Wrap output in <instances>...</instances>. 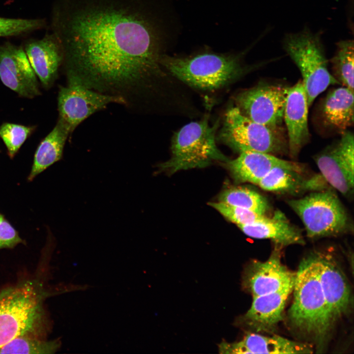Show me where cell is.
Segmentation results:
<instances>
[{
	"label": "cell",
	"mask_w": 354,
	"mask_h": 354,
	"mask_svg": "<svg viewBox=\"0 0 354 354\" xmlns=\"http://www.w3.org/2000/svg\"><path fill=\"white\" fill-rule=\"evenodd\" d=\"M67 78V86L60 87L59 91V119L68 126L71 133L85 119L108 104H125L120 97L101 93L74 79Z\"/></svg>",
	"instance_id": "10"
},
{
	"label": "cell",
	"mask_w": 354,
	"mask_h": 354,
	"mask_svg": "<svg viewBox=\"0 0 354 354\" xmlns=\"http://www.w3.org/2000/svg\"><path fill=\"white\" fill-rule=\"evenodd\" d=\"M218 139L239 153L255 151L274 155L288 150L282 130L254 121L236 106L226 112Z\"/></svg>",
	"instance_id": "8"
},
{
	"label": "cell",
	"mask_w": 354,
	"mask_h": 354,
	"mask_svg": "<svg viewBox=\"0 0 354 354\" xmlns=\"http://www.w3.org/2000/svg\"><path fill=\"white\" fill-rule=\"evenodd\" d=\"M302 173L289 168H273L257 184L262 189L269 192L296 195L306 191L313 192L312 177L305 178Z\"/></svg>",
	"instance_id": "23"
},
{
	"label": "cell",
	"mask_w": 354,
	"mask_h": 354,
	"mask_svg": "<svg viewBox=\"0 0 354 354\" xmlns=\"http://www.w3.org/2000/svg\"><path fill=\"white\" fill-rule=\"evenodd\" d=\"M275 245L267 260H253L244 269L242 286L253 297L277 292L294 284L295 272L291 271L282 263V246Z\"/></svg>",
	"instance_id": "11"
},
{
	"label": "cell",
	"mask_w": 354,
	"mask_h": 354,
	"mask_svg": "<svg viewBox=\"0 0 354 354\" xmlns=\"http://www.w3.org/2000/svg\"><path fill=\"white\" fill-rule=\"evenodd\" d=\"M160 62L169 74L189 86L202 90L225 87L246 71L240 55L204 52L179 57L163 54Z\"/></svg>",
	"instance_id": "3"
},
{
	"label": "cell",
	"mask_w": 354,
	"mask_h": 354,
	"mask_svg": "<svg viewBox=\"0 0 354 354\" xmlns=\"http://www.w3.org/2000/svg\"><path fill=\"white\" fill-rule=\"evenodd\" d=\"M25 51L36 76L44 87H50L56 79L63 58L56 36L48 35L32 41L26 45Z\"/></svg>",
	"instance_id": "18"
},
{
	"label": "cell",
	"mask_w": 354,
	"mask_h": 354,
	"mask_svg": "<svg viewBox=\"0 0 354 354\" xmlns=\"http://www.w3.org/2000/svg\"><path fill=\"white\" fill-rule=\"evenodd\" d=\"M354 42L341 41L337 43L334 56L331 59L333 76L343 85L354 90Z\"/></svg>",
	"instance_id": "25"
},
{
	"label": "cell",
	"mask_w": 354,
	"mask_h": 354,
	"mask_svg": "<svg viewBox=\"0 0 354 354\" xmlns=\"http://www.w3.org/2000/svg\"><path fill=\"white\" fill-rule=\"evenodd\" d=\"M208 117L183 126L173 137L172 156L160 164V170L174 173L181 170L204 167L214 160L227 158L217 148V123L209 124Z\"/></svg>",
	"instance_id": "5"
},
{
	"label": "cell",
	"mask_w": 354,
	"mask_h": 354,
	"mask_svg": "<svg viewBox=\"0 0 354 354\" xmlns=\"http://www.w3.org/2000/svg\"><path fill=\"white\" fill-rule=\"evenodd\" d=\"M219 201L265 214L269 210L268 201L263 195L244 187H235L223 191Z\"/></svg>",
	"instance_id": "24"
},
{
	"label": "cell",
	"mask_w": 354,
	"mask_h": 354,
	"mask_svg": "<svg viewBox=\"0 0 354 354\" xmlns=\"http://www.w3.org/2000/svg\"><path fill=\"white\" fill-rule=\"evenodd\" d=\"M0 79L23 97L32 98L40 94L36 75L21 47L8 42L0 45Z\"/></svg>",
	"instance_id": "13"
},
{
	"label": "cell",
	"mask_w": 354,
	"mask_h": 354,
	"mask_svg": "<svg viewBox=\"0 0 354 354\" xmlns=\"http://www.w3.org/2000/svg\"><path fill=\"white\" fill-rule=\"evenodd\" d=\"M221 354H311L313 349L305 343L280 336H265L248 333L239 341L222 342L219 345Z\"/></svg>",
	"instance_id": "17"
},
{
	"label": "cell",
	"mask_w": 354,
	"mask_h": 354,
	"mask_svg": "<svg viewBox=\"0 0 354 354\" xmlns=\"http://www.w3.org/2000/svg\"><path fill=\"white\" fill-rule=\"evenodd\" d=\"M284 48L300 71L309 106L328 86L340 84L329 72L319 33L305 30L289 34L284 38Z\"/></svg>",
	"instance_id": "6"
},
{
	"label": "cell",
	"mask_w": 354,
	"mask_h": 354,
	"mask_svg": "<svg viewBox=\"0 0 354 354\" xmlns=\"http://www.w3.org/2000/svg\"><path fill=\"white\" fill-rule=\"evenodd\" d=\"M43 21L39 19L7 18L0 17V37L15 36L41 28Z\"/></svg>",
	"instance_id": "29"
},
{
	"label": "cell",
	"mask_w": 354,
	"mask_h": 354,
	"mask_svg": "<svg viewBox=\"0 0 354 354\" xmlns=\"http://www.w3.org/2000/svg\"><path fill=\"white\" fill-rule=\"evenodd\" d=\"M246 236L257 239H268L281 246L305 243L301 230L288 220L280 210L265 221L237 226Z\"/></svg>",
	"instance_id": "20"
},
{
	"label": "cell",
	"mask_w": 354,
	"mask_h": 354,
	"mask_svg": "<svg viewBox=\"0 0 354 354\" xmlns=\"http://www.w3.org/2000/svg\"><path fill=\"white\" fill-rule=\"evenodd\" d=\"M70 133L68 126L59 119L55 127L37 148L29 180L62 158L65 142Z\"/></svg>",
	"instance_id": "22"
},
{
	"label": "cell",
	"mask_w": 354,
	"mask_h": 354,
	"mask_svg": "<svg viewBox=\"0 0 354 354\" xmlns=\"http://www.w3.org/2000/svg\"><path fill=\"white\" fill-rule=\"evenodd\" d=\"M2 217H3V216H2L1 214H0V219Z\"/></svg>",
	"instance_id": "31"
},
{
	"label": "cell",
	"mask_w": 354,
	"mask_h": 354,
	"mask_svg": "<svg viewBox=\"0 0 354 354\" xmlns=\"http://www.w3.org/2000/svg\"><path fill=\"white\" fill-rule=\"evenodd\" d=\"M32 127L4 123L0 126V137L9 155L13 157L33 130Z\"/></svg>",
	"instance_id": "28"
},
{
	"label": "cell",
	"mask_w": 354,
	"mask_h": 354,
	"mask_svg": "<svg viewBox=\"0 0 354 354\" xmlns=\"http://www.w3.org/2000/svg\"><path fill=\"white\" fill-rule=\"evenodd\" d=\"M288 88L280 84H259L238 93L236 106L254 121L281 129Z\"/></svg>",
	"instance_id": "9"
},
{
	"label": "cell",
	"mask_w": 354,
	"mask_h": 354,
	"mask_svg": "<svg viewBox=\"0 0 354 354\" xmlns=\"http://www.w3.org/2000/svg\"><path fill=\"white\" fill-rule=\"evenodd\" d=\"M298 216L310 238L336 236L350 228L346 210L331 190L312 192L304 197L287 200Z\"/></svg>",
	"instance_id": "7"
},
{
	"label": "cell",
	"mask_w": 354,
	"mask_h": 354,
	"mask_svg": "<svg viewBox=\"0 0 354 354\" xmlns=\"http://www.w3.org/2000/svg\"><path fill=\"white\" fill-rule=\"evenodd\" d=\"M227 165L236 182H250L256 185L276 167L287 168L302 173L304 171V165L300 163L255 151L240 152L237 158L228 161Z\"/></svg>",
	"instance_id": "16"
},
{
	"label": "cell",
	"mask_w": 354,
	"mask_h": 354,
	"mask_svg": "<svg viewBox=\"0 0 354 354\" xmlns=\"http://www.w3.org/2000/svg\"><path fill=\"white\" fill-rule=\"evenodd\" d=\"M315 161L327 183L346 197L354 191V175L341 157L336 143L315 156Z\"/></svg>",
	"instance_id": "21"
},
{
	"label": "cell",
	"mask_w": 354,
	"mask_h": 354,
	"mask_svg": "<svg viewBox=\"0 0 354 354\" xmlns=\"http://www.w3.org/2000/svg\"><path fill=\"white\" fill-rule=\"evenodd\" d=\"M144 0H63L54 33L67 77L137 107L161 90L169 74L160 60L158 26Z\"/></svg>",
	"instance_id": "1"
},
{
	"label": "cell",
	"mask_w": 354,
	"mask_h": 354,
	"mask_svg": "<svg viewBox=\"0 0 354 354\" xmlns=\"http://www.w3.org/2000/svg\"><path fill=\"white\" fill-rule=\"evenodd\" d=\"M294 300L288 312L291 326L315 341L326 342L333 324L318 275L314 253L303 259L295 272Z\"/></svg>",
	"instance_id": "2"
},
{
	"label": "cell",
	"mask_w": 354,
	"mask_h": 354,
	"mask_svg": "<svg viewBox=\"0 0 354 354\" xmlns=\"http://www.w3.org/2000/svg\"><path fill=\"white\" fill-rule=\"evenodd\" d=\"M307 97L302 81L289 87L284 111L283 120L288 133V148L290 156L296 158L309 141Z\"/></svg>",
	"instance_id": "14"
},
{
	"label": "cell",
	"mask_w": 354,
	"mask_h": 354,
	"mask_svg": "<svg viewBox=\"0 0 354 354\" xmlns=\"http://www.w3.org/2000/svg\"><path fill=\"white\" fill-rule=\"evenodd\" d=\"M208 205L217 210L228 220L237 226L248 225L266 220L265 214L247 209L219 202L209 203Z\"/></svg>",
	"instance_id": "27"
},
{
	"label": "cell",
	"mask_w": 354,
	"mask_h": 354,
	"mask_svg": "<svg viewBox=\"0 0 354 354\" xmlns=\"http://www.w3.org/2000/svg\"><path fill=\"white\" fill-rule=\"evenodd\" d=\"M22 242L17 231L2 217L0 219V249L12 248Z\"/></svg>",
	"instance_id": "30"
},
{
	"label": "cell",
	"mask_w": 354,
	"mask_h": 354,
	"mask_svg": "<svg viewBox=\"0 0 354 354\" xmlns=\"http://www.w3.org/2000/svg\"><path fill=\"white\" fill-rule=\"evenodd\" d=\"M314 255L319 281L333 324L350 308L351 289L345 276L331 255L322 252Z\"/></svg>",
	"instance_id": "12"
},
{
	"label": "cell",
	"mask_w": 354,
	"mask_h": 354,
	"mask_svg": "<svg viewBox=\"0 0 354 354\" xmlns=\"http://www.w3.org/2000/svg\"><path fill=\"white\" fill-rule=\"evenodd\" d=\"M294 285L253 297L250 308L238 320L241 325L256 332H272L283 319L286 301Z\"/></svg>",
	"instance_id": "15"
},
{
	"label": "cell",
	"mask_w": 354,
	"mask_h": 354,
	"mask_svg": "<svg viewBox=\"0 0 354 354\" xmlns=\"http://www.w3.org/2000/svg\"><path fill=\"white\" fill-rule=\"evenodd\" d=\"M59 339L43 341L29 334L18 336L0 349V354H53L60 347Z\"/></svg>",
	"instance_id": "26"
},
{
	"label": "cell",
	"mask_w": 354,
	"mask_h": 354,
	"mask_svg": "<svg viewBox=\"0 0 354 354\" xmlns=\"http://www.w3.org/2000/svg\"><path fill=\"white\" fill-rule=\"evenodd\" d=\"M44 296L31 282L0 292V349L18 336L38 330L44 316Z\"/></svg>",
	"instance_id": "4"
},
{
	"label": "cell",
	"mask_w": 354,
	"mask_h": 354,
	"mask_svg": "<svg viewBox=\"0 0 354 354\" xmlns=\"http://www.w3.org/2000/svg\"><path fill=\"white\" fill-rule=\"evenodd\" d=\"M319 117L324 127L346 131L354 123V90L343 86L329 91L321 105Z\"/></svg>",
	"instance_id": "19"
}]
</instances>
